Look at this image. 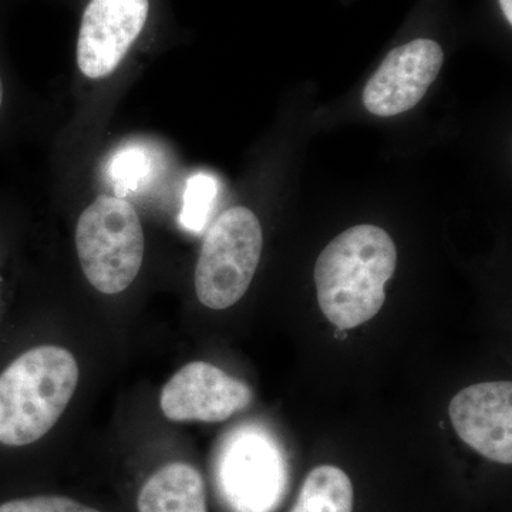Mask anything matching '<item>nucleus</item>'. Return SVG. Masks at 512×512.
Here are the masks:
<instances>
[{
	"mask_svg": "<svg viewBox=\"0 0 512 512\" xmlns=\"http://www.w3.org/2000/svg\"><path fill=\"white\" fill-rule=\"evenodd\" d=\"M396 265V245L384 229L375 225L346 229L316 261L320 311L340 330L369 322L386 301L384 286Z\"/></svg>",
	"mask_w": 512,
	"mask_h": 512,
	"instance_id": "f257e3e1",
	"label": "nucleus"
},
{
	"mask_svg": "<svg viewBox=\"0 0 512 512\" xmlns=\"http://www.w3.org/2000/svg\"><path fill=\"white\" fill-rule=\"evenodd\" d=\"M79 365L69 350L39 346L0 375V443L22 447L42 439L69 406Z\"/></svg>",
	"mask_w": 512,
	"mask_h": 512,
	"instance_id": "f03ea898",
	"label": "nucleus"
},
{
	"mask_svg": "<svg viewBox=\"0 0 512 512\" xmlns=\"http://www.w3.org/2000/svg\"><path fill=\"white\" fill-rule=\"evenodd\" d=\"M76 248L87 281L101 293L117 295L133 284L143 265L144 234L130 202L100 195L80 215Z\"/></svg>",
	"mask_w": 512,
	"mask_h": 512,
	"instance_id": "7ed1b4c3",
	"label": "nucleus"
},
{
	"mask_svg": "<svg viewBox=\"0 0 512 512\" xmlns=\"http://www.w3.org/2000/svg\"><path fill=\"white\" fill-rule=\"evenodd\" d=\"M264 234L245 207L229 208L208 231L195 268V292L202 305L222 311L247 293L258 268Z\"/></svg>",
	"mask_w": 512,
	"mask_h": 512,
	"instance_id": "20e7f679",
	"label": "nucleus"
},
{
	"mask_svg": "<svg viewBox=\"0 0 512 512\" xmlns=\"http://www.w3.org/2000/svg\"><path fill=\"white\" fill-rule=\"evenodd\" d=\"M217 483L234 512H274L288 490V463L265 430L245 426L232 431L217 458Z\"/></svg>",
	"mask_w": 512,
	"mask_h": 512,
	"instance_id": "39448f33",
	"label": "nucleus"
},
{
	"mask_svg": "<svg viewBox=\"0 0 512 512\" xmlns=\"http://www.w3.org/2000/svg\"><path fill=\"white\" fill-rule=\"evenodd\" d=\"M254 392L247 383L220 367L192 362L181 367L163 387L160 404L167 419L220 423L251 406Z\"/></svg>",
	"mask_w": 512,
	"mask_h": 512,
	"instance_id": "423d86ee",
	"label": "nucleus"
},
{
	"mask_svg": "<svg viewBox=\"0 0 512 512\" xmlns=\"http://www.w3.org/2000/svg\"><path fill=\"white\" fill-rule=\"evenodd\" d=\"M443 63V49L434 40L416 39L396 47L366 83L363 104L379 117L412 110L426 96Z\"/></svg>",
	"mask_w": 512,
	"mask_h": 512,
	"instance_id": "0eeeda50",
	"label": "nucleus"
},
{
	"mask_svg": "<svg viewBox=\"0 0 512 512\" xmlns=\"http://www.w3.org/2000/svg\"><path fill=\"white\" fill-rule=\"evenodd\" d=\"M148 10V0H92L77 42L80 72L89 79L113 73L143 32Z\"/></svg>",
	"mask_w": 512,
	"mask_h": 512,
	"instance_id": "6e6552de",
	"label": "nucleus"
},
{
	"mask_svg": "<svg viewBox=\"0 0 512 512\" xmlns=\"http://www.w3.org/2000/svg\"><path fill=\"white\" fill-rule=\"evenodd\" d=\"M461 440L494 463H512V383L487 382L460 390L448 406Z\"/></svg>",
	"mask_w": 512,
	"mask_h": 512,
	"instance_id": "1a4fd4ad",
	"label": "nucleus"
},
{
	"mask_svg": "<svg viewBox=\"0 0 512 512\" xmlns=\"http://www.w3.org/2000/svg\"><path fill=\"white\" fill-rule=\"evenodd\" d=\"M137 507L138 512H208L200 471L183 461L167 464L143 485Z\"/></svg>",
	"mask_w": 512,
	"mask_h": 512,
	"instance_id": "9d476101",
	"label": "nucleus"
},
{
	"mask_svg": "<svg viewBox=\"0 0 512 512\" xmlns=\"http://www.w3.org/2000/svg\"><path fill=\"white\" fill-rule=\"evenodd\" d=\"M355 491L348 474L335 466L313 468L291 512H352Z\"/></svg>",
	"mask_w": 512,
	"mask_h": 512,
	"instance_id": "9b49d317",
	"label": "nucleus"
},
{
	"mask_svg": "<svg viewBox=\"0 0 512 512\" xmlns=\"http://www.w3.org/2000/svg\"><path fill=\"white\" fill-rule=\"evenodd\" d=\"M217 197V183L211 175L200 173L192 175L184 192V205L181 222L190 231L204 229L210 218L212 205Z\"/></svg>",
	"mask_w": 512,
	"mask_h": 512,
	"instance_id": "f8f14e48",
	"label": "nucleus"
},
{
	"mask_svg": "<svg viewBox=\"0 0 512 512\" xmlns=\"http://www.w3.org/2000/svg\"><path fill=\"white\" fill-rule=\"evenodd\" d=\"M150 158L141 148L128 147L119 151L110 164V175L116 183L117 197L123 198L128 191H136L150 174Z\"/></svg>",
	"mask_w": 512,
	"mask_h": 512,
	"instance_id": "ddd939ff",
	"label": "nucleus"
},
{
	"mask_svg": "<svg viewBox=\"0 0 512 512\" xmlns=\"http://www.w3.org/2000/svg\"><path fill=\"white\" fill-rule=\"evenodd\" d=\"M0 512H101L82 503L56 495L20 498L0 505Z\"/></svg>",
	"mask_w": 512,
	"mask_h": 512,
	"instance_id": "4468645a",
	"label": "nucleus"
},
{
	"mask_svg": "<svg viewBox=\"0 0 512 512\" xmlns=\"http://www.w3.org/2000/svg\"><path fill=\"white\" fill-rule=\"evenodd\" d=\"M500 2L501 10H503L507 22L512 23V0H498Z\"/></svg>",
	"mask_w": 512,
	"mask_h": 512,
	"instance_id": "2eb2a0df",
	"label": "nucleus"
},
{
	"mask_svg": "<svg viewBox=\"0 0 512 512\" xmlns=\"http://www.w3.org/2000/svg\"><path fill=\"white\" fill-rule=\"evenodd\" d=\"M2 100H3V86H2V80H0V106H2Z\"/></svg>",
	"mask_w": 512,
	"mask_h": 512,
	"instance_id": "dca6fc26",
	"label": "nucleus"
}]
</instances>
